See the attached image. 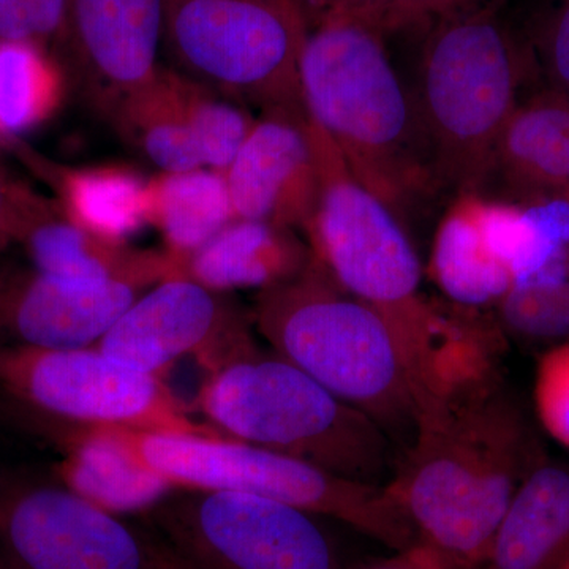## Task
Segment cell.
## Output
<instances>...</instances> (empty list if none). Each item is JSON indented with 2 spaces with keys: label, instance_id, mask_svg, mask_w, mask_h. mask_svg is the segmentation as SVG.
<instances>
[{
  "label": "cell",
  "instance_id": "52a82bcc",
  "mask_svg": "<svg viewBox=\"0 0 569 569\" xmlns=\"http://www.w3.org/2000/svg\"><path fill=\"white\" fill-rule=\"evenodd\" d=\"M142 467L173 489L249 493L335 519L403 550L418 539L387 486L355 481L231 437H186L103 426Z\"/></svg>",
  "mask_w": 569,
  "mask_h": 569
},
{
  "label": "cell",
  "instance_id": "7c38bea8",
  "mask_svg": "<svg viewBox=\"0 0 569 569\" xmlns=\"http://www.w3.org/2000/svg\"><path fill=\"white\" fill-rule=\"evenodd\" d=\"M252 326L223 293L173 277L138 296L93 347L153 377L163 378L187 356L211 373L257 350Z\"/></svg>",
  "mask_w": 569,
  "mask_h": 569
},
{
  "label": "cell",
  "instance_id": "8992f818",
  "mask_svg": "<svg viewBox=\"0 0 569 569\" xmlns=\"http://www.w3.org/2000/svg\"><path fill=\"white\" fill-rule=\"evenodd\" d=\"M193 406L224 437L339 477L383 485L391 470V440L373 419L260 348L209 373Z\"/></svg>",
  "mask_w": 569,
  "mask_h": 569
},
{
  "label": "cell",
  "instance_id": "d4e9b609",
  "mask_svg": "<svg viewBox=\"0 0 569 569\" xmlns=\"http://www.w3.org/2000/svg\"><path fill=\"white\" fill-rule=\"evenodd\" d=\"M61 66L47 44L0 40V141L31 132L58 111L63 99Z\"/></svg>",
  "mask_w": 569,
  "mask_h": 569
},
{
  "label": "cell",
  "instance_id": "7a4b0ae2",
  "mask_svg": "<svg viewBox=\"0 0 569 569\" xmlns=\"http://www.w3.org/2000/svg\"><path fill=\"white\" fill-rule=\"evenodd\" d=\"M376 22L326 11L313 17L299 84L317 123L356 181L397 219L440 189L413 96L407 92Z\"/></svg>",
  "mask_w": 569,
  "mask_h": 569
},
{
  "label": "cell",
  "instance_id": "e0dca14e",
  "mask_svg": "<svg viewBox=\"0 0 569 569\" xmlns=\"http://www.w3.org/2000/svg\"><path fill=\"white\" fill-rule=\"evenodd\" d=\"M496 178L516 204H569V100L542 89L518 104L498 142L488 183Z\"/></svg>",
  "mask_w": 569,
  "mask_h": 569
},
{
  "label": "cell",
  "instance_id": "d6a6232c",
  "mask_svg": "<svg viewBox=\"0 0 569 569\" xmlns=\"http://www.w3.org/2000/svg\"><path fill=\"white\" fill-rule=\"evenodd\" d=\"M396 2L397 0H310V6L313 17L326 11H337L376 22L381 28L383 18Z\"/></svg>",
  "mask_w": 569,
  "mask_h": 569
},
{
  "label": "cell",
  "instance_id": "1f68e13d",
  "mask_svg": "<svg viewBox=\"0 0 569 569\" xmlns=\"http://www.w3.org/2000/svg\"><path fill=\"white\" fill-rule=\"evenodd\" d=\"M67 3L69 0H28L37 41L47 44L48 41L61 39Z\"/></svg>",
  "mask_w": 569,
  "mask_h": 569
},
{
  "label": "cell",
  "instance_id": "603a6c76",
  "mask_svg": "<svg viewBox=\"0 0 569 569\" xmlns=\"http://www.w3.org/2000/svg\"><path fill=\"white\" fill-rule=\"evenodd\" d=\"M110 114L116 129L160 173L206 168L183 112L174 69L160 67L151 80L123 96Z\"/></svg>",
  "mask_w": 569,
  "mask_h": 569
},
{
  "label": "cell",
  "instance_id": "4316f807",
  "mask_svg": "<svg viewBox=\"0 0 569 569\" xmlns=\"http://www.w3.org/2000/svg\"><path fill=\"white\" fill-rule=\"evenodd\" d=\"M179 97L206 168L223 173L241 151L257 119L239 100L176 70Z\"/></svg>",
  "mask_w": 569,
  "mask_h": 569
},
{
  "label": "cell",
  "instance_id": "2e32d148",
  "mask_svg": "<svg viewBox=\"0 0 569 569\" xmlns=\"http://www.w3.org/2000/svg\"><path fill=\"white\" fill-rule=\"evenodd\" d=\"M18 241L41 274L77 284L129 282L151 288L181 277L167 250H142L111 241L71 222L59 208L40 201Z\"/></svg>",
  "mask_w": 569,
  "mask_h": 569
},
{
  "label": "cell",
  "instance_id": "9a60e30c",
  "mask_svg": "<svg viewBox=\"0 0 569 569\" xmlns=\"http://www.w3.org/2000/svg\"><path fill=\"white\" fill-rule=\"evenodd\" d=\"M61 39L70 41L96 102L110 112L162 67L164 0H69Z\"/></svg>",
  "mask_w": 569,
  "mask_h": 569
},
{
  "label": "cell",
  "instance_id": "5b68a950",
  "mask_svg": "<svg viewBox=\"0 0 569 569\" xmlns=\"http://www.w3.org/2000/svg\"><path fill=\"white\" fill-rule=\"evenodd\" d=\"M254 329L276 355L385 432L413 436L419 402L406 356L378 310L347 293L310 258L293 279L258 291Z\"/></svg>",
  "mask_w": 569,
  "mask_h": 569
},
{
  "label": "cell",
  "instance_id": "7402d4cb",
  "mask_svg": "<svg viewBox=\"0 0 569 569\" xmlns=\"http://www.w3.org/2000/svg\"><path fill=\"white\" fill-rule=\"evenodd\" d=\"M59 209L93 234L127 242L149 224V181L122 167L56 168Z\"/></svg>",
  "mask_w": 569,
  "mask_h": 569
},
{
  "label": "cell",
  "instance_id": "4fadbf2b",
  "mask_svg": "<svg viewBox=\"0 0 569 569\" xmlns=\"http://www.w3.org/2000/svg\"><path fill=\"white\" fill-rule=\"evenodd\" d=\"M224 179L236 219L305 233L320 189L309 118L264 112L224 171Z\"/></svg>",
  "mask_w": 569,
  "mask_h": 569
},
{
  "label": "cell",
  "instance_id": "cb8c5ba5",
  "mask_svg": "<svg viewBox=\"0 0 569 569\" xmlns=\"http://www.w3.org/2000/svg\"><path fill=\"white\" fill-rule=\"evenodd\" d=\"M149 227L162 234L178 264L233 222L236 213L223 173L198 168L149 179Z\"/></svg>",
  "mask_w": 569,
  "mask_h": 569
},
{
  "label": "cell",
  "instance_id": "4dcf8cb0",
  "mask_svg": "<svg viewBox=\"0 0 569 569\" xmlns=\"http://www.w3.org/2000/svg\"><path fill=\"white\" fill-rule=\"evenodd\" d=\"M41 200L0 176V246L18 241Z\"/></svg>",
  "mask_w": 569,
  "mask_h": 569
},
{
  "label": "cell",
  "instance_id": "277c9868",
  "mask_svg": "<svg viewBox=\"0 0 569 569\" xmlns=\"http://www.w3.org/2000/svg\"><path fill=\"white\" fill-rule=\"evenodd\" d=\"M318 200L305 239L313 260L347 293L378 310L415 377L443 358L459 335L458 313L422 295V269L402 222L348 171L328 134L309 121Z\"/></svg>",
  "mask_w": 569,
  "mask_h": 569
},
{
  "label": "cell",
  "instance_id": "d590c367",
  "mask_svg": "<svg viewBox=\"0 0 569 569\" xmlns=\"http://www.w3.org/2000/svg\"><path fill=\"white\" fill-rule=\"evenodd\" d=\"M563 569H569V561L567 565H565V568Z\"/></svg>",
  "mask_w": 569,
  "mask_h": 569
},
{
  "label": "cell",
  "instance_id": "d6986e66",
  "mask_svg": "<svg viewBox=\"0 0 569 569\" xmlns=\"http://www.w3.org/2000/svg\"><path fill=\"white\" fill-rule=\"evenodd\" d=\"M312 253L299 231L258 220L234 219L211 241L183 258L181 277L216 293L266 290L305 271Z\"/></svg>",
  "mask_w": 569,
  "mask_h": 569
},
{
  "label": "cell",
  "instance_id": "836d02e7",
  "mask_svg": "<svg viewBox=\"0 0 569 569\" xmlns=\"http://www.w3.org/2000/svg\"><path fill=\"white\" fill-rule=\"evenodd\" d=\"M366 569H449L432 550L417 545L411 548L397 550L391 559L380 561Z\"/></svg>",
  "mask_w": 569,
  "mask_h": 569
},
{
  "label": "cell",
  "instance_id": "30bf717a",
  "mask_svg": "<svg viewBox=\"0 0 569 569\" xmlns=\"http://www.w3.org/2000/svg\"><path fill=\"white\" fill-rule=\"evenodd\" d=\"M141 518L192 569H342L323 518L269 498L173 489Z\"/></svg>",
  "mask_w": 569,
  "mask_h": 569
},
{
  "label": "cell",
  "instance_id": "6da1fadb",
  "mask_svg": "<svg viewBox=\"0 0 569 569\" xmlns=\"http://www.w3.org/2000/svg\"><path fill=\"white\" fill-rule=\"evenodd\" d=\"M411 437L389 496L419 545L449 569H477L542 460L529 421L498 376L426 407Z\"/></svg>",
  "mask_w": 569,
  "mask_h": 569
},
{
  "label": "cell",
  "instance_id": "83f0119b",
  "mask_svg": "<svg viewBox=\"0 0 569 569\" xmlns=\"http://www.w3.org/2000/svg\"><path fill=\"white\" fill-rule=\"evenodd\" d=\"M533 402L546 433L569 449V342L550 347L539 356Z\"/></svg>",
  "mask_w": 569,
  "mask_h": 569
},
{
  "label": "cell",
  "instance_id": "9c48e42d",
  "mask_svg": "<svg viewBox=\"0 0 569 569\" xmlns=\"http://www.w3.org/2000/svg\"><path fill=\"white\" fill-rule=\"evenodd\" d=\"M0 389L48 422L112 426L186 437H224L198 421L164 383L97 347L0 343Z\"/></svg>",
  "mask_w": 569,
  "mask_h": 569
},
{
  "label": "cell",
  "instance_id": "e575fe53",
  "mask_svg": "<svg viewBox=\"0 0 569 569\" xmlns=\"http://www.w3.org/2000/svg\"><path fill=\"white\" fill-rule=\"evenodd\" d=\"M0 569H9L6 567V565L2 563V560H0Z\"/></svg>",
  "mask_w": 569,
  "mask_h": 569
},
{
  "label": "cell",
  "instance_id": "f1b7e54d",
  "mask_svg": "<svg viewBox=\"0 0 569 569\" xmlns=\"http://www.w3.org/2000/svg\"><path fill=\"white\" fill-rule=\"evenodd\" d=\"M531 63L546 91L569 100V0H556L529 44Z\"/></svg>",
  "mask_w": 569,
  "mask_h": 569
},
{
  "label": "cell",
  "instance_id": "484cf974",
  "mask_svg": "<svg viewBox=\"0 0 569 569\" xmlns=\"http://www.w3.org/2000/svg\"><path fill=\"white\" fill-rule=\"evenodd\" d=\"M503 336L556 347L569 342V250L548 269L516 284L496 307Z\"/></svg>",
  "mask_w": 569,
  "mask_h": 569
},
{
  "label": "cell",
  "instance_id": "3957f363",
  "mask_svg": "<svg viewBox=\"0 0 569 569\" xmlns=\"http://www.w3.org/2000/svg\"><path fill=\"white\" fill-rule=\"evenodd\" d=\"M531 67L529 44L493 0L427 28L413 100L441 190L456 197L485 190Z\"/></svg>",
  "mask_w": 569,
  "mask_h": 569
},
{
  "label": "cell",
  "instance_id": "5bb4252c",
  "mask_svg": "<svg viewBox=\"0 0 569 569\" xmlns=\"http://www.w3.org/2000/svg\"><path fill=\"white\" fill-rule=\"evenodd\" d=\"M149 288L129 282L77 284L37 269L0 271V343L92 347Z\"/></svg>",
  "mask_w": 569,
  "mask_h": 569
},
{
  "label": "cell",
  "instance_id": "f546056e",
  "mask_svg": "<svg viewBox=\"0 0 569 569\" xmlns=\"http://www.w3.org/2000/svg\"><path fill=\"white\" fill-rule=\"evenodd\" d=\"M490 0H397L381 22L385 33L429 28L433 21Z\"/></svg>",
  "mask_w": 569,
  "mask_h": 569
},
{
  "label": "cell",
  "instance_id": "ba28073f",
  "mask_svg": "<svg viewBox=\"0 0 569 569\" xmlns=\"http://www.w3.org/2000/svg\"><path fill=\"white\" fill-rule=\"evenodd\" d=\"M312 21L310 0H164V44L194 80L307 118L299 62Z\"/></svg>",
  "mask_w": 569,
  "mask_h": 569
},
{
  "label": "cell",
  "instance_id": "ffe728a7",
  "mask_svg": "<svg viewBox=\"0 0 569 569\" xmlns=\"http://www.w3.org/2000/svg\"><path fill=\"white\" fill-rule=\"evenodd\" d=\"M429 277L452 305L467 310L496 307L519 283L488 233L482 194H458L441 217Z\"/></svg>",
  "mask_w": 569,
  "mask_h": 569
},
{
  "label": "cell",
  "instance_id": "44dd1931",
  "mask_svg": "<svg viewBox=\"0 0 569 569\" xmlns=\"http://www.w3.org/2000/svg\"><path fill=\"white\" fill-rule=\"evenodd\" d=\"M59 430L63 459L62 486L114 515L148 511L173 490L159 475L142 467L103 426L51 422Z\"/></svg>",
  "mask_w": 569,
  "mask_h": 569
},
{
  "label": "cell",
  "instance_id": "ac0fdd59",
  "mask_svg": "<svg viewBox=\"0 0 569 569\" xmlns=\"http://www.w3.org/2000/svg\"><path fill=\"white\" fill-rule=\"evenodd\" d=\"M569 561V467L542 459L512 497L477 569H563Z\"/></svg>",
  "mask_w": 569,
  "mask_h": 569
},
{
  "label": "cell",
  "instance_id": "8fae6325",
  "mask_svg": "<svg viewBox=\"0 0 569 569\" xmlns=\"http://www.w3.org/2000/svg\"><path fill=\"white\" fill-rule=\"evenodd\" d=\"M0 560L9 569H162L146 523L92 505L66 486H0Z\"/></svg>",
  "mask_w": 569,
  "mask_h": 569
}]
</instances>
